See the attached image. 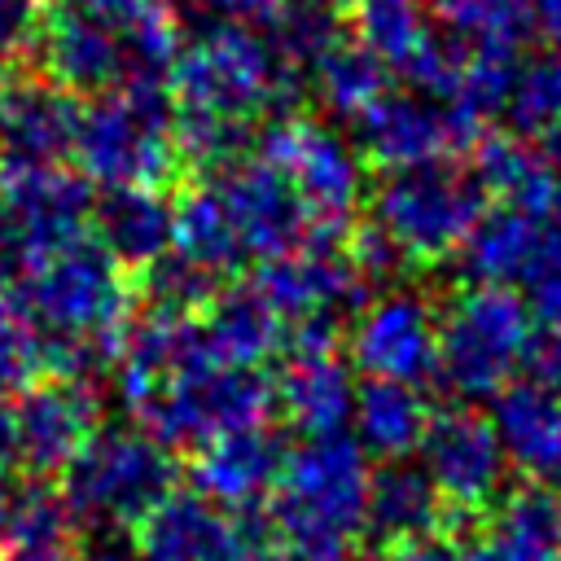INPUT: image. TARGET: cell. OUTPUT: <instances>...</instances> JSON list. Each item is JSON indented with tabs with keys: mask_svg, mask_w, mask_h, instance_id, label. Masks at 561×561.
Here are the masks:
<instances>
[{
	"mask_svg": "<svg viewBox=\"0 0 561 561\" xmlns=\"http://www.w3.org/2000/svg\"><path fill=\"white\" fill-rule=\"evenodd\" d=\"M44 18H48L44 0H0V61L35 53Z\"/></svg>",
	"mask_w": 561,
	"mask_h": 561,
	"instance_id": "cell-39",
	"label": "cell"
},
{
	"mask_svg": "<svg viewBox=\"0 0 561 561\" xmlns=\"http://www.w3.org/2000/svg\"><path fill=\"white\" fill-rule=\"evenodd\" d=\"M0 469H18V416L13 399H0Z\"/></svg>",
	"mask_w": 561,
	"mask_h": 561,
	"instance_id": "cell-46",
	"label": "cell"
},
{
	"mask_svg": "<svg viewBox=\"0 0 561 561\" xmlns=\"http://www.w3.org/2000/svg\"><path fill=\"white\" fill-rule=\"evenodd\" d=\"M0 561H70V548H4Z\"/></svg>",
	"mask_w": 561,
	"mask_h": 561,
	"instance_id": "cell-47",
	"label": "cell"
},
{
	"mask_svg": "<svg viewBox=\"0 0 561 561\" xmlns=\"http://www.w3.org/2000/svg\"><path fill=\"white\" fill-rule=\"evenodd\" d=\"M92 184L66 167L0 171V267L9 276L66 250L92 228Z\"/></svg>",
	"mask_w": 561,
	"mask_h": 561,
	"instance_id": "cell-9",
	"label": "cell"
},
{
	"mask_svg": "<svg viewBox=\"0 0 561 561\" xmlns=\"http://www.w3.org/2000/svg\"><path fill=\"white\" fill-rule=\"evenodd\" d=\"M557 482H561V473H557Z\"/></svg>",
	"mask_w": 561,
	"mask_h": 561,
	"instance_id": "cell-50",
	"label": "cell"
},
{
	"mask_svg": "<svg viewBox=\"0 0 561 561\" xmlns=\"http://www.w3.org/2000/svg\"><path fill=\"white\" fill-rule=\"evenodd\" d=\"M526 9H530V26L552 48H561V0H526Z\"/></svg>",
	"mask_w": 561,
	"mask_h": 561,
	"instance_id": "cell-45",
	"label": "cell"
},
{
	"mask_svg": "<svg viewBox=\"0 0 561 561\" xmlns=\"http://www.w3.org/2000/svg\"><path fill=\"white\" fill-rule=\"evenodd\" d=\"M491 430L504 447V460L530 478L561 473V394L526 377L495 394Z\"/></svg>",
	"mask_w": 561,
	"mask_h": 561,
	"instance_id": "cell-22",
	"label": "cell"
},
{
	"mask_svg": "<svg viewBox=\"0 0 561 561\" xmlns=\"http://www.w3.org/2000/svg\"><path fill=\"white\" fill-rule=\"evenodd\" d=\"M171 105L254 127V118H294L307 79L285 70L272 44L241 22H197L171 66Z\"/></svg>",
	"mask_w": 561,
	"mask_h": 561,
	"instance_id": "cell-2",
	"label": "cell"
},
{
	"mask_svg": "<svg viewBox=\"0 0 561 561\" xmlns=\"http://www.w3.org/2000/svg\"><path fill=\"white\" fill-rule=\"evenodd\" d=\"M263 39L272 44L276 61L285 70H294L298 79L311 83V70L342 44L337 35V13L324 9V4H311V0H285L272 18H267V31Z\"/></svg>",
	"mask_w": 561,
	"mask_h": 561,
	"instance_id": "cell-33",
	"label": "cell"
},
{
	"mask_svg": "<svg viewBox=\"0 0 561 561\" xmlns=\"http://www.w3.org/2000/svg\"><path fill=\"white\" fill-rule=\"evenodd\" d=\"M171 254L224 280L245 267V245L210 184H193L171 202Z\"/></svg>",
	"mask_w": 561,
	"mask_h": 561,
	"instance_id": "cell-30",
	"label": "cell"
},
{
	"mask_svg": "<svg viewBox=\"0 0 561 561\" xmlns=\"http://www.w3.org/2000/svg\"><path fill=\"white\" fill-rule=\"evenodd\" d=\"M18 416V469H26L35 482H48L53 473L79 456V447L101 430V394L92 381L75 377H39L13 399Z\"/></svg>",
	"mask_w": 561,
	"mask_h": 561,
	"instance_id": "cell-14",
	"label": "cell"
},
{
	"mask_svg": "<svg viewBox=\"0 0 561 561\" xmlns=\"http://www.w3.org/2000/svg\"><path fill=\"white\" fill-rule=\"evenodd\" d=\"M276 408L272 381L263 368L224 364L210 342L136 412L140 430H149L171 451H202L206 443L263 425Z\"/></svg>",
	"mask_w": 561,
	"mask_h": 561,
	"instance_id": "cell-6",
	"label": "cell"
},
{
	"mask_svg": "<svg viewBox=\"0 0 561 561\" xmlns=\"http://www.w3.org/2000/svg\"><path fill=\"white\" fill-rule=\"evenodd\" d=\"M351 26L355 44H364L386 70H403L434 35L421 0H351Z\"/></svg>",
	"mask_w": 561,
	"mask_h": 561,
	"instance_id": "cell-32",
	"label": "cell"
},
{
	"mask_svg": "<svg viewBox=\"0 0 561 561\" xmlns=\"http://www.w3.org/2000/svg\"><path fill=\"white\" fill-rule=\"evenodd\" d=\"M504 118L522 140H543L561 131V53L522 57L504 96Z\"/></svg>",
	"mask_w": 561,
	"mask_h": 561,
	"instance_id": "cell-34",
	"label": "cell"
},
{
	"mask_svg": "<svg viewBox=\"0 0 561 561\" xmlns=\"http://www.w3.org/2000/svg\"><path fill=\"white\" fill-rule=\"evenodd\" d=\"M79 105L44 75L0 83V162L4 167H61L75 153Z\"/></svg>",
	"mask_w": 561,
	"mask_h": 561,
	"instance_id": "cell-17",
	"label": "cell"
},
{
	"mask_svg": "<svg viewBox=\"0 0 561 561\" xmlns=\"http://www.w3.org/2000/svg\"><path fill=\"white\" fill-rule=\"evenodd\" d=\"M92 561H123V552H114V548H101Z\"/></svg>",
	"mask_w": 561,
	"mask_h": 561,
	"instance_id": "cell-49",
	"label": "cell"
},
{
	"mask_svg": "<svg viewBox=\"0 0 561 561\" xmlns=\"http://www.w3.org/2000/svg\"><path fill=\"white\" fill-rule=\"evenodd\" d=\"M35 57L44 66V79L57 83L61 92H114L127 88V53H123V31L70 18V13H48L44 31L35 39Z\"/></svg>",
	"mask_w": 561,
	"mask_h": 561,
	"instance_id": "cell-20",
	"label": "cell"
},
{
	"mask_svg": "<svg viewBox=\"0 0 561 561\" xmlns=\"http://www.w3.org/2000/svg\"><path fill=\"white\" fill-rule=\"evenodd\" d=\"M473 180L482 193L500 197V206L526 215H561V167L543 149V140L491 136L473 149Z\"/></svg>",
	"mask_w": 561,
	"mask_h": 561,
	"instance_id": "cell-24",
	"label": "cell"
},
{
	"mask_svg": "<svg viewBox=\"0 0 561 561\" xmlns=\"http://www.w3.org/2000/svg\"><path fill=\"white\" fill-rule=\"evenodd\" d=\"M416 451H421V469L434 482L443 504L482 508L504 491V478H508L504 447L491 430V416H482L473 408L434 412Z\"/></svg>",
	"mask_w": 561,
	"mask_h": 561,
	"instance_id": "cell-16",
	"label": "cell"
},
{
	"mask_svg": "<svg viewBox=\"0 0 561 561\" xmlns=\"http://www.w3.org/2000/svg\"><path fill=\"white\" fill-rule=\"evenodd\" d=\"M202 333L224 364L263 368L272 355L285 351V320L254 285H228L202 311Z\"/></svg>",
	"mask_w": 561,
	"mask_h": 561,
	"instance_id": "cell-26",
	"label": "cell"
},
{
	"mask_svg": "<svg viewBox=\"0 0 561 561\" xmlns=\"http://www.w3.org/2000/svg\"><path fill=\"white\" fill-rule=\"evenodd\" d=\"M451 561H561V491L522 486L469 535Z\"/></svg>",
	"mask_w": 561,
	"mask_h": 561,
	"instance_id": "cell-21",
	"label": "cell"
},
{
	"mask_svg": "<svg viewBox=\"0 0 561 561\" xmlns=\"http://www.w3.org/2000/svg\"><path fill=\"white\" fill-rule=\"evenodd\" d=\"M259 158L280 167L285 180L294 184L311 219V237L337 241L351 228L364 202V162L342 131L302 114L272 118L259 136Z\"/></svg>",
	"mask_w": 561,
	"mask_h": 561,
	"instance_id": "cell-8",
	"label": "cell"
},
{
	"mask_svg": "<svg viewBox=\"0 0 561 561\" xmlns=\"http://www.w3.org/2000/svg\"><path fill=\"white\" fill-rule=\"evenodd\" d=\"M526 307L548 329H561V215H548L543 241L535 250V263L526 272Z\"/></svg>",
	"mask_w": 561,
	"mask_h": 561,
	"instance_id": "cell-38",
	"label": "cell"
},
{
	"mask_svg": "<svg viewBox=\"0 0 561 561\" xmlns=\"http://www.w3.org/2000/svg\"><path fill=\"white\" fill-rule=\"evenodd\" d=\"M136 294H140L145 311H153V316L202 320V311H206L210 298L219 294V280L206 276L202 267L184 263L180 254H162L158 263H149V267L136 276Z\"/></svg>",
	"mask_w": 561,
	"mask_h": 561,
	"instance_id": "cell-35",
	"label": "cell"
},
{
	"mask_svg": "<svg viewBox=\"0 0 561 561\" xmlns=\"http://www.w3.org/2000/svg\"><path fill=\"white\" fill-rule=\"evenodd\" d=\"M70 530H75V513L53 482L31 478L26 486H18L4 526L9 548H70Z\"/></svg>",
	"mask_w": 561,
	"mask_h": 561,
	"instance_id": "cell-36",
	"label": "cell"
},
{
	"mask_svg": "<svg viewBox=\"0 0 561 561\" xmlns=\"http://www.w3.org/2000/svg\"><path fill=\"white\" fill-rule=\"evenodd\" d=\"M4 298L39 337L44 373L88 381L92 373L114 368L131 289L123 280V267L92 241V232L9 276Z\"/></svg>",
	"mask_w": 561,
	"mask_h": 561,
	"instance_id": "cell-1",
	"label": "cell"
},
{
	"mask_svg": "<svg viewBox=\"0 0 561 561\" xmlns=\"http://www.w3.org/2000/svg\"><path fill=\"white\" fill-rule=\"evenodd\" d=\"M451 557H456V548L434 530V535H421V539H408V543L390 548L386 561H451Z\"/></svg>",
	"mask_w": 561,
	"mask_h": 561,
	"instance_id": "cell-44",
	"label": "cell"
},
{
	"mask_svg": "<svg viewBox=\"0 0 561 561\" xmlns=\"http://www.w3.org/2000/svg\"><path fill=\"white\" fill-rule=\"evenodd\" d=\"M39 337L0 294V399H18L31 381H39Z\"/></svg>",
	"mask_w": 561,
	"mask_h": 561,
	"instance_id": "cell-37",
	"label": "cell"
},
{
	"mask_svg": "<svg viewBox=\"0 0 561 561\" xmlns=\"http://www.w3.org/2000/svg\"><path fill=\"white\" fill-rule=\"evenodd\" d=\"M250 285L272 302V311L285 320V329L311 324V320L337 324L364 298V276L355 272L346 245L320 241V237H311L294 254L267 259Z\"/></svg>",
	"mask_w": 561,
	"mask_h": 561,
	"instance_id": "cell-15",
	"label": "cell"
},
{
	"mask_svg": "<svg viewBox=\"0 0 561 561\" xmlns=\"http://www.w3.org/2000/svg\"><path fill=\"white\" fill-rule=\"evenodd\" d=\"M443 517V500L434 491V482L425 478L421 465L412 460H386L381 469H373L368 482V508H364V530L386 543L399 548L408 539L434 535Z\"/></svg>",
	"mask_w": 561,
	"mask_h": 561,
	"instance_id": "cell-27",
	"label": "cell"
},
{
	"mask_svg": "<svg viewBox=\"0 0 561 561\" xmlns=\"http://www.w3.org/2000/svg\"><path fill=\"white\" fill-rule=\"evenodd\" d=\"M206 184L219 193V202H224L250 259L267 263V259L294 254L298 245L311 241V219H307L294 184L267 158L245 153V158L219 167Z\"/></svg>",
	"mask_w": 561,
	"mask_h": 561,
	"instance_id": "cell-13",
	"label": "cell"
},
{
	"mask_svg": "<svg viewBox=\"0 0 561 561\" xmlns=\"http://www.w3.org/2000/svg\"><path fill=\"white\" fill-rule=\"evenodd\" d=\"M535 316L504 285H460L438 307V377L460 399H495L530 364Z\"/></svg>",
	"mask_w": 561,
	"mask_h": 561,
	"instance_id": "cell-4",
	"label": "cell"
},
{
	"mask_svg": "<svg viewBox=\"0 0 561 561\" xmlns=\"http://www.w3.org/2000/svg\"><path fill=\"white\" fill-rule=\"evenodd\" d=\"M346 254H351V263H355V272L364 276V285H381V280H390L408 259L399 254V245L377 228V224H368V228H359L355 237H351V245H346Z\"/></svg>",
	"mask_w": 561,
	"mask_h": 561,
	"instance_id": "cell-40",
	"label": "cell"
},
{
	"mask_svg": "<svg viewBox=\"0 0 561 561\" xmlns=\"http://www.w3.org/2000/svg\"><path fill=\"white\" fill-rule=\"evenodd\" d=\"M543 224H548V215H526L513 206L482 210V219L473 224V232L460 245L465 276L478 285L513 289V280H526V272L535 263V250L543 241Z\"/></svg>",
	"mask_w": 561,
	"mask_h": 561,
	"instance_id": "cell-29",
	"label": "cell"
},
{
	"mask_svg": "<svg viewBox=\"0 0 561 561\" xmlns=\"http://www.w3.org/2000/svg\"><path fill=\"white\" fill-rule=\"evenodd\" d=\"M289 460V443L276 425H250L206 443L193 460V491L228 513H250L276 491Z\"/></svg>",
	"mask_w": 561,
	"mask_h": 561,
	"instance_id": "cell-18",
	"label": "cell"
},
{
	"mask_svg": "<svg viewBox=\"0 0 561 561\" xmlns=\"http://www.w3.org/2000/svg\"><path fill=\"white\" fill-rule=\"evenodd\" d=\"M530 373H535V381H543L548 390L561 394V329H548L543 337H535V346H530Z\"/></svg>",
	"mask_w": 561,
	"mask_h": 561,
	"instance_id": "cell-43",
	"label": "cell"
},
{
	"mask_svg": "<svg viewBox=\"0 0 561 561\" xmlns=\"http://www.w3.org/2000/svg\"><path fill=\"white\" fill-rule=\"evenodd\" d=\"M175 110L167 88H114L79 110L75 158L88 184L158 188L175 175Z\"/></svg>",
	"mask_w": 561,
	"mask_h": 561,
	"instance_id": "cell-5",
	"label": "cell"
},
{
	"mask_svg": "<svg viewBox=\"0 0 561 561\" xmlns=\"http://www.w3.org/2000/svg\"><path fill=\"white\" fill-rule=\"evenodd\" d=\"M88 232L123 272L140 276L171 254V202L158 188H105L92 206Z\"/></svg>",
	"mask_w": 561,
	"mask_h": 561,
	"instance_id": "cell-23",
	"label": "cell"
},
{
	"mask_svg": "<svg viewBox=\"0 0 561 561\" xmlns=\"http://www.w3.org/2000/svg\"><path fill=\"white\" fill-rule=\"evenodd\" d=\"M482 184L451 162L394 167L373 188V224L408 263H438L465 245L482 219Z\"/></svg>",
	"mask_w": 561,
	"mask_h": 561,
	"instance_id": "cell-7",
	"label": "cell"
},
{
	"mask_svg": "<svg viewBox=\"0 0 561 561\" xmlns=\"http://www.w3.org/2000/svg\"><path fill=\"white\" fill-rule=\"evenodd\" d=\"M57 13H70V18H88V22H101V26H131L149 13L162 9V0H53Z\"/></svg>",
	"mask_w": 561,
	"mask_h": 561,
	"instance_id": "cell-41",
	"label": "cell"
},
{
	"mask_svg": "<svg viewBox=\"0 0 561 561\" xmlns=\"http://www.w3.org/2000/svg\"><path fill=\"white\" fill-rule=\"evenodd\" d=\"M438 35L460 57H526L530 9L526 0H421Z\"/></svg>",
	"mask_w": 561,
	"mask_h": 561,
	"instance_id": "cell-28",
	"label": "cell"
},
{
	"mask_svg": "<svg viewBox=\"0 0 561 561\" xmlns=\"http://www.w3.org/2000/svg\"><path fill=\"white\" fill-rule=\"evenodd\" d=\"M13 495H18V482L0 469V539H4V526H9V508H13Z\"/></svg>",
	"mask_w": 561,
	"mask_h": 561,
	"instance_id": "cell-48",
	"label": "cell"
},
{
	"mask_svg": "<svg viewBox=\"0 0 561 561\" xmlns=\"http://www.w3.org/2000/svg\"><path fill=\"white\" fill-rule=\"evenodd\" d=\"M180 465L175 451L162 447L140 425H101L79 456L61 469V500L75 522L92 530L123 535L136 530L162 500L175 495Z\"/></svg>",
	"mask_w": 561,
	"mask_h": 561,
	"instance_id": "cell-3",
	"label": "cell"
},
{
	"mask_svg": "<svg viewBox=\"0 0 561 561\" xmlns=\"http://www.w3.org/2000/svg\"><path fill=\"white\" fill-rule=\"evenodd\" d=\"M131 535L136 561H267V517L228 513L197 491H175Z\"/></svg>",
	"mask_w": 561,
	"mask_h": 561,
	"instance_id": "cell-10",
	"label": "cell"
},
{
	"mask_svg": "<svg viewBox=\"0 0 561 561\" xmlns=\"http://www.w3.org/2000/svg\"><path fill=\"white\" fill-rule=\"evenodd\" d=\"M346 351L368 377L421 386L438 373V307L416 289L386 285L355 311Z\"/></svg>",
	"mask_w": 561,
	"mask_h": 561,
	"instance_id": "cell-11",
	"label": "cell"
},
{
	"mask_svg": "<svg viewBox=\"0 0 561 561\" xmlns=\"http://www.w3.org/2000/svg\"><path fill=\"white\" fill-rule=\"evenodd\" d=\"M359 149L381 162L386 171L394 167H421V162H447L465 149H478L482 123L460 114L451 101L425 96V92H386L377 105H368L355 118Z\"/></svg>",
	"mask_w": 561,
	"mask_h": 561,
	"instance_id": "cell-12",
	"label": "cell"
},
{
	"mask_svg": "<svg viewBox=\"0 0 561 561\" xmlns=\"http://www.w3.org/2000/svg\"><path fill=\"white\" fill-rule=\"evenodd\" d=\"M167 9H180L184 0H162ZM285 0H193V13H197V22H241V26H250V22H267L276 9H280Z\"/></svg>",
	"mask_w": 561,
	"mask_h": 561,
	"instance_id": "cell-42",
	"label": "cell"
},
{
	"mask_svg": "<svg viewBox=\"0 0 561 561\" xmlns=\"http://www.w3.org/2000/svg\"><path fill=\"white\" fill-rule=\"evenodd\" d=\"M272 394L302 438H329L351 425L355 377L337 346H285V368L272 381Z\"/></svg>",
	"mask_w": 561,
	"mask_h": 561,
	"instance_id": "cell-19",
	"label": "cell"
},
{
	"mask_svg": "<svg viewBox=\"0 0 561 561\" xmlns=\"http://www.w3.org/2000/svg\"><path fill=\"white\" fill-rule=\"evenodd\" d=\"M311 92L333 118H359L368 105H377L390 92V70L355 39H342L316 70H311Z\"/></svg>",
	"mask_w": 561,
	"mask_h": 561,
	"instance_id": "cell-31",
	"label": "cell"
},
{
	"mask_svg": "<svg viewBox=\"0 0 561 561\" xmlns=\"http://www.w3.org/2000/svg\"><path fill=\"white\" fill-rule=\"evenodd\" d=\"M430 416L434 412H430L421 386L364 377L355 386V403H351V438L364 447V456H377L381 465L408 460L421 447Z\"/></svg>",
	"mask_w": 561,
	"mask_h": 561,
	"instance_id": "cell-25",
	"label": "cell"
}]
</instances>
